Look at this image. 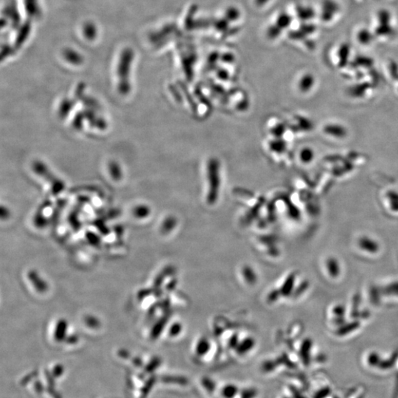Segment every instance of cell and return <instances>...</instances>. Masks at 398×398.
I'll return each mask as SVG.
<instances>
[{
  "instance_id": "10",
  "label": "cell",
  "mask_w": 398,
  "mask_h": 398,
  "mask_svg": "<svg viewBox=\"0 0 398 398\" xmlns=\"http://www.w3.org/2000/svg\"><path fill=\"white\" fill-rule=\"evenodd\" d=\"M202 384L203 386L205 387V389H207L209 392H214L215 388H216V384H215V383L213 382V381H212L211 379L208 378V377L203 379Z\"/></svg>"
},
{
  "instance_id": "5",
  "label": "cell",
  "mask_w": 398,
  "mask_h": 398,
  "mask_svg": "<svg viewBox=\"0 0 398 398\" xmlns=\"http://www.w3.org/2000/svg\"><path fill=\"white\" fill-rule=\"evenodd\" d=\"M30 30H31V24H30V22H26V23L24 24L23 26L20 28L17 37H16V47H20V46L23 45L24 42L28 39V35L30 34Z\"/></svg>"
},
{
  "instance_id": "4",
  "label": "cell",
  "mask_w": 398,
  "mask_h": 398,
  "mask_svg": "<svg viewBox=\"0 0 398 398\" xmlns=\"http://www.w3.org/2000/svg\"><path fill=\"white\" fill-rule=\"evenodd\" d=\"M325 265H326L328 273L332 278H337L341 274V267H340L339 262L334 257H329V258L327 259Z\"/></svg>"
},
{
  "instance_id": "3",
  "label": "cell",
  "mask_w": 398,
  "mask_h": 398,
  "mask_svg": "<svg viewBox=\"0 0 398 398\" xmlns=\"http://www.w3.org/2000/svg\"><path fill=\"white\" fill-rule=\"evenodd\" d=\"M358 245L361 250L367 253L375 254L380 250L378 243L370 237L364 236L359 238Z\"/></svg>"
},
{
  "instance_id": "8",
  "label": "cell",
  "mask_w": 398,
  "mask_h": 398,
  "mask_svg": "<svg viewBox=\"0 0 398 398\" xmlns=\"http://www.w3.org/2000/svg\"><path fill=\"white\" fill-rule=\"evenodd\" d=\"M238 393V388L234 384H228L222 389L221 394L224 398H234Z\"/></svg>"
},
{
  "instance_id": "7",
  "label": "cell",
  "mask_w": 398,
  "mask_h": 398,
  "mask_svg": "<svg viewBox=\"0 0 398 398\" xmlns=\"http://www.w3.org/2000/svg\"><path fill=\"white\" fill-rule=\"evenodd\" d=\"M64 57L66 58L68 62L72 64H79L82 62V57L79 52L74 51L73 50L67 49L64 52Z\"/></svg>"
},
{
  "instance_id": "2",
  "label": "cell",
  "mask_w": 398,
  "mask_h": 398,
  "mask_svg": "<svg viewBox=\"0 0 398 398\" xmlns=\"http://www.w3.org/2000/svg\"><path fill=\"white\" fill-rule=\"evenodd\" d=\"M34 170L40 175L42 176L45 179L48 180L50 182L52 188L56 189L58 192H61L62 191L63 188H64L62 182L56 179V178H54L55 177V176H52L51 173L45 167V165L41 163V162H37V163H35Z\"/></svg>"
},
{
  "instance_id": "11",
  "label": "cell",
  "mask_w": 398,
  "mask_h": 398,
  "mask_svg": "<svg viewBox=\"0 0 398 398\" xmlns=\"http://www.w3.org/2000/svg\"><path fill=\"white\" fill-rule=\"evenodd\" d=\"M257 396V391L255 389H247L241 393V398H255Z\"/></svg>"
},
{
  "instance_id": "13",
  "label": "cell",
  "mask_w": 398,
  "mask_h": 398,
  "mask_svg": "<svg viewBox=\"0 0 398 398\" xmlns=\"http://www.w3.org/2000/svg\"><path fill=\"white\" fill-rule=\"evenodd\" d=\"M207 350L208 345L206 343L200 344L199 346H198L197 352L200 355H204L207 352Z\"/></svg>"
},
{
  "instance_id": "6",
  "label": "cell",
  "mask_w": 398,
  "mask_h": 398,
  "mask_svg": "<svg viewBox=\"0 0 398 398\" xmlns=\"http://www.w3.org/2000/svg\"><path fill=\"white\" fill-rule=\"evenodd\" d=\"M25 9L30 16H36L40 13L37 0H25Z\"/></svg>"
},
{
  "instance_id": "12",
  "label": "cell",
  "mask_w": 398,
  "mask_h": 398,
  "mask_svg": "<svg viewBox=\"0 0 398 398\" xmlns=\"http://www.w3.org/2000/svg\"><path fill=\"white\" fill-rule=\"evenodd\" d=\"M379 360L380 359H379L378 355H377V353H371L368 358L369 363L371 365H376L378 363Z\"/></svg>"
},
{
  "instance_id": "1",
  "label": "cell",
  "mask_w": 398,
  "mask_h": 398,
  "mask_svg": "<svg viewBox=\"0 0 398 398\" xmlns=\"http://www.w3.org/2000/svg\"><path fill=\"white\" fill-rule=\"evenodd\" d=\"M134 59V51L131 49L126 48L122 52L118 75L119 77V90L123 94H126L130 90L129 74L132 61Z\"/></svg>"
},
{
  "instance_id": "9",
  "label": "cell",
  "mask_w": 398,
  "mask_h": 398,
  "mask_svg": "<svg viewBox=\"0 0 398 398\" xmlns=\"http://www.w3.org/2000/svg\"><path fill=\"white\" fill-rule=\"evenodd\" d=\"M84 33L88 40H94L97 35V29H96V25L91 23H86L84 27Z\"/></svg>"
}]
</instances>
